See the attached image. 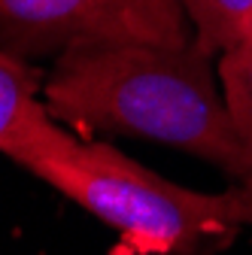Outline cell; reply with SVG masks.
I'll return each instance as SVG.
<instances>
[{
	"label": "cell",
	"mask_w": 252,
	"mask_h": 255,
	"mask_svg": "<svg viewBox=\"0 0 252 255\" xmlns=\"http://www.w3.org/2000/svg\"><path fill=\"white\" fill-rule=\"evenodd\" d=\"M52 119L85 134H128L198 155L249 182L246 152L216 70L198 40L185 46L113 43L61 52L43 82Z\"/></svg>",
	"instance_id": "1"
},
{
	"label": "cell",
	"mask_w": 252,
	"mask_h": 255,
	"mask_svg": "<svg viewBox=\"0 0 252 255\" xmlns=\"http://www.w3.org/2000/svg\"><path fill=\"white\" fill-rule=\"evenodd\" d=\"M15 164L98 216L137 255H201L252 222V188L219 195L155 176L110 143H79L55 119L6 152Z\"/></svg>",
	"instance_id": "2"
},
{
	"label": "cell",
	"mask_w": 252,
	"mask_h": 255,
	"mask_svg": "<svg viewBox=\"0 0 252 255\" xmlns=\"http://www.w3.org/2000/svg\"><path fill=\"white\" fill-rule=\"evenodd\" d=\"M195 40L179 0H0V46L30 58L76 46Z\"/></svg>",
	"instance_id": "3"
},
{
	"label": "cell",
	"mask_w": 252,
	"mask_h": 255,
	"mask_svg": "<svg viewBox=\"0 0 252 255\" xmlns=\"http://www.w3.org/2000/svg\"><path fill=\"white\" fill-rule=\"evenodd\" d=\"M49 119L40 73L21 55L0 46V152L6 155Z\"/></svg>",
	"instance_id": "4"
},
{
	"label": "cell",
	"mask_w": 252,
	"mask_h": 255,
	"mask_svg": "<svg viewBox=\"0 0 252 255\" xmlns=\"http://www.w3.org/2000/svg\"><path fill=\"white\" fill-rule=\"evenodd\" d=\"M195 40L210 52L222 55L252 46V0H179Z\"/></svg>",
	"instance_id": "5"
},
{
	"label": "cell",
	"mask_w": 252,
	"mask_h": 255,
	"mask_svg": "<svg viewBox=\"0 0 252 255\" xmlns=\"http://www.w3.org/2000/svg\"><path fill=\"white\" fill-rule=\"evenodd\" d=\"M216 70H219V82H222L231 119L237 125V134L246 152V164H249L246 185L252 188V46L222 52L216 58Z\"/></svg>",
	"instance_id": "6"
}]
</instances>
